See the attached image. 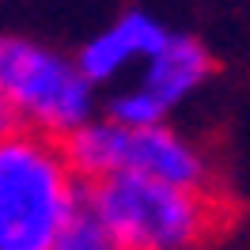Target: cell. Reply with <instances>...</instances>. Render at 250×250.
Masks as SVG:
<instances>
[{
    "label": "cell",
    "instance_id": "cell-1",
    "mask_svg": "<svg viewBox=\"0 0 250 250\" xmlns=\"http://www.w3.org/2000/svg\"><path fill=\"white\" fill-rule=\"evenodd\" d=\"M80 197L64 141L34 129L0 141V250H49Z\"/></svg>",
    "mask_w": 250,
    "mask_h": 250
},
{
    "label": "cell",
    "instance_id": "cell-2",
    "mask_svg": "<svg viewBox=\"0 0 250 250\" xmlns=\"http://www.w3.org/2000/svg\"><path fill=\"white\" fill-rule=\"evenodd\" d=\"M99 216L125 250H197L212 243L228 208L212 186H178L141 174H110L87 186Z\"/></svg>",
    "mask_w": 250,
    "mask_h": 250
},
{
    "label": "cell",
    "instance_id": "cell-3",
    "mask_svg": "<svg viewBox=\"0 0 250 250\" xmlns=\"http://www.w3.org/2000/svg\"><path fill=\"white\" fill-rule=\"evenodd\" d=\"M64 152L83 186L110 174H141L178 186H212L208 156L167 122L122 125L114 118H91L72 137H64Z\"/></svg>",
    "mask_w": 250,
    "mask_h": 250
},
{
    "label": "cell",
    "instance_id": "cell-4",
    "mask_svg": "<svg viewBox=\"0 0 250 250\" xmlns=\"http://www.w3.org/2000/svg\"><path fill=\"white\" fill-rule=\"evenodd\" d=\"M0 95L16 106L23 129L46 137H72L95 118V83L64 57L27 34H0Z\"/></svg>",
    "mask_w": 250,
    "mask_h": 250
},
{
    "label": "cell",
    "instance_id": "cell-5",
    "mask_svg": "<svg viewBox=\"0 0 250 250\" xmlns=\"http://www.w3.org/2000/svg\"><path fill=\"white\" fill-rule=\"evenodd\" d=\"M212 72L208 49L189 34H167L163 46L141 64V76L133 87L110 95L106 118L122 125H156L167 122L174 106H182L189 95L201 91V83Z\"/></svg>",
    "mask_w": 250,
    "mask_h": 250
},
{
    "label": "cell",
    "instance_id": "cell-6",
    "mask_svg": "<svg viewBox=\"0 0 250 250\" xmlns=\"http://www.w3.org/2000/svg\"><path fill=\"white\" fill-rule=\"evenodd\" d=\"M167 34L171 31L156 16L133 8V12H122L114 23H106L95 38H87L83 49L76 53V64L95 87L99 83H118L125 72H133L137 64L148 61L163 46Z\"/></svg>",
    "mask_w": 250,
    "mask_h": 250
},
{
    "label": "cell",
    "instance_id": "cell-7",
    "mask_svg": "<svg viewBox=\"0 0 250 250\" xmlns=\"http://www.w3.org/2000/svg\"><path fill=\"white\" fill-rule=\"evenodd\" d=\"M49 250H125V247L118 243V235L110 231V224L99 216V208L91 205L87 186H83L80 205L72 208V216L64 220V228L49 243Z\"/></svg>",
    "mask_w": 250,
    "mask_h": 250
},
{
    "label": "cell",
    "instance_id": "cell-8",
    "mask_svg": "<svg viewBox=\"0 0 250 250\" xmlns=\"http://www.w3.org/2000/svg\"><path fill=\"white\" fill-rule=\"evenodd\" d=\"M19 129H23V122H19L16 106L0 95V141H4V137H12V133H19Z\"/></svg>",
    "mask_w": 250,
    "mask_h": 250
}]
</instances>
